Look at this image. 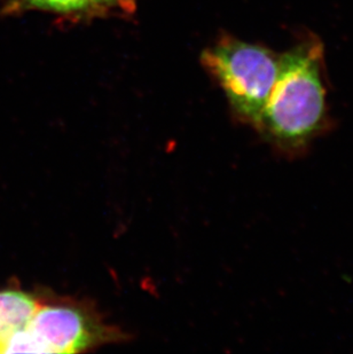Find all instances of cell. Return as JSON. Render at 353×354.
I'll return each mask as SVG.
<instances>
[{
  "instance_id": "obj_4",
  "label": "cell",
  "mask_w": 353,
  "mask_h": 354,
  "mask_svg": "<svg viewBox=\"0 0 353 354\" xmlns=\"http://www.w3.org/2000/svg\"><path fill=\"white\" fill-rule=\"evenodd\" d=\"M39 306V301L26 291H0V353L10 338L30 324Z\"/></svg>"
},
{
  "instance_id": "obj_5",
  "label": "cell",
  "mask_w": 353,
  "mask_h": 354,
  "mask_svg": "<svg viewBox=\"0 0 353 354\" xmlns=\"http://www.w3.org/2000/svg\"><path fill=\"white\" fill-rule=\"evenodd\" d=\"M33 10L54 14L71 22L94 19L90 0H0L1 17H19Z\"/></svg>"
},
{
  "instance_id": "obj_1",
  "label": "cell",
  "mask_w": 353,
  "mask_h": 354,
  "mask_svg": "<svg viewBox=\"0 0 353 354\" xmlns=\"http://www.w3.org/2000/svg\"><path fill=\"white\" fill-rule=\"evenodd\" d=\"M325 47L312 32L302 34L280 53L277 82L258 127L283 144H300L321 129L327 115Z\"/></svg>"
},
{
  "instance_id": "obj_3",
  "label": "cell",
  "mask_w": 353,
  "mask_h": 354,
  "mask_svg": "<svg viewBox=\"0 0 353 354\" xmlns=\"http://www.w3.org/2000/svg\"><path fill=\"white\" fill-rule=\"evenodd\" d=\"M118 335L78 305L40 304L30 324L7 343L3 353H77Z\"/></svg>"
},
{
  "instance_id": "obj_6",
  "label": "cell",
  "mask_w": 353,
  "mask_h": 354,
  "mask_svg": "<svg viewBox=\"0 0 353 354\" xmlns=\"http://www.w3.org/2000/svg\"><path fill=\"white\" fill-rule=\"evenodd\" d=\"M139 0H90L94 17H132L137 12Z\"/></svg>"
},
{
  "instance_id": "obj_2",
  "label": "cell",
  "mask_w": 353,
  "mask_h": 354,
  "mask_svg": "<svg viewBox=\"0 0 353 354\" xmlns=\"http://www.w3.org/2000/svg\"><path fill=\"white\" fill-rule=\"evenodd\" d=\"M201 64L242 120L258 125L277 82L280 53L223 34L201 54Z\"/></svg>"
}]
</instances>
